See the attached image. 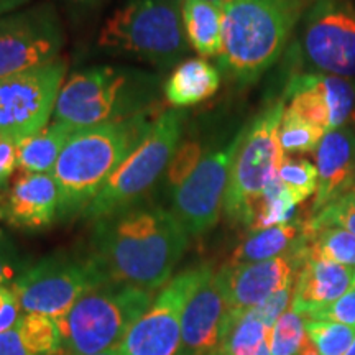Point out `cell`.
I'll list each match as a JSON object with an SVG mask.
<instances>
[{"mask_svg":"<svg viewBox=\"0 0 355 355\" xmlns=\"http://www.w3.org/2000/svg\"><path fill=\"white\" fill-rule=\"evenodd\" d=\"M188 242L171 211L133 204L94 222L91 252L109 282L153 293L170 282Z\"/></svg>","mask_w":355,"mask_h":355,"instance_id":"cell-1","label":"cell"},{"mask_svg":"<svg viewBox=\"0 0 355 355\" xmlns=\"http://www.w3.org/2000/svg\"><path fill=\"white\" fill-rule=\"evenodd\" d=\"M157 109L121 122L78 128L66 141L51 176L60 193L58 219L87 209L112 173L152 130Z\"/></svg>","mask_w":355,"mask_h":355,"instance_id":"cell-2","label":"cell"},{"mask_svg":"<svg viewBox=\"0 0 355 355\" xmlns=\"http://www.w3.org/2000/svg\"><path fill=\"white\" fill-rule=\"evenodd\" d=\"M309 0H227L224 3L222 73L252 84L277 63Z\"/></svg>","mask_w":355,"mask_h":355,"instance_id":"cell-3","label":"cell"},{"mask_svg":"<svg viewBox=\"0 0 355 355\" xmlns=\"http://www.w3.org/2000/svg\"><path fill=\"white\" fill-rule=\"evenodd\" d=\"M162 79L133 66H94L71 74L61 87L53 121L78 128L121 122L157 109Z\"/></svg>","mask_w":355,"mask_h":355,"instance_id":"cell-4","label":"cell"},{"mask_svg":"<svg viewBox=\"0 0 355 355\" xmlns=\"http://www.w3.org/2000/svg\"><path fill=\"white\" fill-rule=\"evenodd\" d=\"M97 43L159 71L176 68L189 48L176 0H125L102 26Z\"/></svg>","mask_w":355,"mask_h":355,"instance_id":"cell-5","label":"cell"},{"mask_svg":"<svg viewBox=\"0 0 355 355\" xmlns=\"http://www.w3.org/2000/svg\"><path fill=\"white\" fill-rule=\"evenodd\" d=\"M153 303V293L107 282L83 295L56 319L63 347L71 355H94L122 343L128 329Z\"/></svg>","mask_w":355,"mask_h":355,"instance_id":"cell-6","label":"cell"},{"mask_svg":"<svg viewBox=\"0 0 355 355\" xmlns=\"http://www.w3.org/2000/svg\"><path fill=\"white\" fill-rule=\"evenodd\" d=\"M285 107V99L273 102L243 128L224 198V212L234 224L250 229L263 191L278 178L285 159L278 137Z\"/></svg>","mask_w":355,"mask_h":355,"instance_id":"cell-7","label":"cell"},{"mask_svg":"<svg viewBox=\"0 0 355 355\" xmlns=\"http://www.w3.org/2000/svg\"><path fill=\"white\" fill-rule=\"evenodd\" d=\"M184 122L186 114L181 109L158 114L148 135L123 159L83 212L84 219L96 222L137 204L166 171L183 139Z\"/></svg>","mask_w":355,"mask_h":355,"instance_id":"cell-8","label":"cell"},{"mask_svg":"<svg viewBox=\"0 0 355 355\" xmlns=\"http://www.w3.org/2000/svg\"><path fill=\"white\" fill-rule=\"evenodd\" d=\"M107 282L92 252L83 255L60 250L26 266L12 290L25 314L60 319L83 295Z\"/></svg>","mask_w":355,"mask_h":355,"instance_id":"cell-9","label":"cell"},{"mask_svg":"<svg viewBox=\"0 0 355 355\" xmlns=\"http://www.w3.org/2000/svg\"><path fill=\"white\" fill-rule=\"evenodd\" d=\"M68 64L63 60L0 79V139L19 145L55 114Z\"/></svg>","mask_w":355,"mask_h":355,"instance_id":"cell-10","label":"cell"},{"mask_svg":"<svg viewBox=\"0 0 355 355\" xmlns=\"http://www.w3.org/2000/svg\"><path fill=\"white\" fill-rule=\"evenodd\" d=\"M211 268L194 265L173 277L117 345L121 355H178L186 301Z\"/></svg>","mask_w":355,"mask_h":355,"instance_id":"cell-11","label":"cell"},{"mask_svg":"<svg viewBox=\"0 0 355 355\" xmlns=\"http://www.w3.org/2000/svg\"><path fill=\"white\" fill-rule=\"evenodd\" d=\"M64 40L60 13L48 2L0 17V79L58 60Z\"/></svg>","mask_w":355,"mask_h":355,"instance_id":"cell-12","label":"cell"},{"mask_svg":"<svg viewBox=\"0 0 355 355\" xmlns=\"http://www.w3.org/2000/svg\"><path fill=\"white\" fill-rule=\"evenodd\" d=\"M242 135L243 128L229 144L204 153L193 173L173 191L171 212L189 237L209 232L219 220L230 168Z\"/></svg>","mask_w":355,"mask_h":355,"instance_id":"cell-13","label":"cell"},{"mask_svg":"<svg viewBox=\"0 0 355 355\" xmlns=\"http://www.w3.org/2000/svg\"><path fill=\"white\" fill-rule=\"evenodd\" d=\"M301 48L321 73L355 78V6L350 0H313L303 15Z\"/></svg>","mask_w":355,"mask_h":355,"instance_id":"cell-14","label":"cell"},{"mask_svg":"<svg viewBox=\"0 0 355 355\" xmlns=\"http://www.w3.org/2000/svg\"><path fill=\"white\" fill-rule=\"evenodd\" d=\"M308 257L304 234L288 254L277 259L254 263H227L217 272L227 303L230 319L242 316L248 309L263 303L266 298L295 282L301 265Z\"/></svg>","mask_w":355,"mask_h":355,"instance_id":"cell-15","label":"cell"},{"mask_svg":"<svg viewBox=\"0 0 355 355\" xmlns=\"http://www.w3.org/2000/svg\"><path fill=\"white\" fill-rule=\"evenodd\" d=\"M227 303L217 272L209 270L186 301L178 355H216L222 347Z\"/></svg>","mask_w":355,"mask_h":355,"instance_id":"cell-16","label":"cell"},{"mask_svg":"<svg viewBox=\"0 0 355 355\" xmlns=\"http://www.w3.org/2000/svg\"><path fill=\"white\" fill-rule=\"evenodd\" d=\"M60 193L51 173H24L3 201V219L17 229L42 230L58 219Z\"/></svg>","mask_w":355,"mask_h":355,"instance_id":"cell-17","label":"cell"},{"mask_svg":"<svg viewBox=\"0 0 355 355\" xmlns=\"http://www.w3.org/2000/svg\"><path fill=\"white\" fill-rule=\"evenodd\" d=\"M355 270L318 257H306L295 282L291 308L304 319L345 295L354 285Z\"/></svg>","mask_w":355,"mask_h":355,"instance_id":"cell-18","label":"cell"},{"mask_svg":"<svg viewBox=\"0 0 355 355\" xmlns=\"http://www.w3.org/2000/svg\"><path fill=\"white\" fill-rule=\"evenodd\" d=\"M355 166V128L350 123L322 137L316 150L318 191L313 214L339 198Z\"/></svg>","mask_w":355,"mask_h":355,"instance_id":"cell-19","label":"cell"},{"mask_svg":"<svg viewBox=\"0 0 355 355\" xmlns=\"http://www.w3.org/2000/svg\"><path fill=\"white\" fill-rule=\"evenodd\" d=\"M220 86V73L202 58L183 61L163 84V96L173 109L193 107L207 101Z\"/></svg>","mask_w":355,"mask_h":355,"instance_id":"cell-20","label":"cell"},{"mask_svg":"<svg viewBox=\"0 0 355 355\" xmlns=\"http://www.w3.org/2000/svg\"><path fill=\"white\" fill-rule=\"evenodd\" d=\"M180 10L189 46L202 58L219 56L224 30V6L206 0H181Z\"/></svg>","mask_w":355,"mask_h":355,"instance_id":"cell-21","label":"cell"},{"mask_svg":"<svg viewBox=\"0 0 355 355\" xmlns=\"http://www.w3.org/2000/svg\"><path fill=\"white\" fill-rule=\"evenodd\" d=\"M303 237V222L291 220L275 227L252 230L235 248L229 263H254L277 259L291 252Z\"/></svg>","mask_w":355,"mask_h":355,"instance_id":"cell-22","label":"cell"},{"mask_svg":"<svg viewBox=\"0 0 355 355\" xmlns=\"http://www.w3.org/2000/svg\"><path fill=\"white\" fill-rule=\"evenodd\" d=\"M74 128L53 121L17 145V166L24 173H51Z\"/></svg>","mask_w":355,"mask_h":355,"instance_id":"cell-23","label":"cell"},{"mask_svg":"<svg viewBox=\"0 0 355 355\" xmlns=\"http://www.w3.org/2000/svg\"><path fill=\"white\" fill-rule=\"evenodd\" d=\"M270 327L252 311L225 322L224 343L217 354L224 355H270Z\"/></svg>","mask_w":355,"mask_h":355,"instance_id":"cell-24","label":"cell"},{"mask_svg":"<svg viewBox=\"0 0 355 355\" xmlns=\"http://www.w3.org/2000/svg\"><path fill=\"white\" fill-rule=\"evenodd\" d=\"M296 199L293 198L290 189L277 178L272 183L266 186L263 196L257 204L254 220H252L250 230H261L275 227V225L288 224L295 216Z\"/></svg>","mask_w":355,"mask_h":355,"instance_id":"cell-25","label":"cell"},{"mask_svg":"<svg viewBox=\"0 0 355 355\" xmlns=\"http://www.w3.org/2000/svg\"><path fill=\"white\" fill-rule=\"evenodd\" d=\"M304 235L308 239L309 255L355 270L354 234L339 227H324L311 234L304 232Z\"/></svg>","mask_w":355,"mask_h":355,"instance_id":"cell-26","label":"cell"},{"mask_svg":"<svg viewBox=\"0 0 355 355\" xmlns=\"http://www.w3.org/2000/svg\"><path fill=\"white\" fill-rule=\"evenodd\" d=\"M15 327L25 347L35 355H56L63 350V336L56 319L43 314H24Z\"/></svg>","mask_w":355,"mask_h":355,"instance_id":"cell-27","label":"cell"},{"mask_svg":"<svg viewBox=\"0 0 355 355\" xmlns=\"http://www.w3.org/2000/svg\"><path fill=\"white\" fill-rule=\"evenodd\" d=\"M326 135L321 128L304 121L298 114L291 112L285 107L282 123H279V145L283 153H311L316 152L322 137Z\"/></svg>","mask_w":355,"mask_h":355,"instance_id":"cell-28","label":"cell"},{"mask_svg":"<svg viewBox=\"0 0 355 355\" xmlns=\"http://www.w3.org/2000/svg\"><path fill=\"white\" fill-rule=\"evenodd\" d=\"M306 336L318 355H344L355 339V327L306 319Z\"/></svg>","mask_w":355,"mask_h":355,"instance_id":"cell-29","label":"cell"},{"mask_svg":"<svg viewBox=\"0 0 355 355\" xmlns=\"http://www.w3.org/2000/svg\"><path fill=\"white\" fill-rule=\"evenodd\" d=\"M306 340V319L288 309L270 331V355H300Z\"/></svg>","mask_w":355,"mask_h":355,"instance_id":"cell-30","label":"cell"},{"mask_svg":"<svg viewBox=\"0 0 355 355\" xmlns=\"http://www.w3.org/2000/svg\"><path fill=\"white\" fill-rule=\"evenodd\" d=\"M324 227H339L355 235V194L334 199L303 222V230L308 234Z\"/></svg>","mask_w":355,"mask_h":355,"instance_id":"cell-31","label":"cell"},{"mask_svg":"<svg viewBox=\"0 0 355 355\" xmlns=\"http://www.w3.org/2000/svg\"><path fill=\"white\" fill-rule=\"evenodd\" d=\"M278 178L298 204L304 202L318 191V168L308 159L285 158L279 166Z\"/></svg>","mask_w":355,"mask_h":355,"instance_id":"cell-32","label":"cell"},{"mask_svg":"<svg viewBox=\"0 0 355 355\" xmlns=\"http://www.w3.org/2000/svg\"><path fill=\"white\" fill-rule=\"evenodd\" d=\"M202 148L196 140H183L178 145L170 165L166 168V183L175 191L193 173L202 158Z\"/></svg>","mask_w":355,"mask_h":355,"instance_id":"cell-33","label":"cell"},{"mask_svg":"<svg viewBox=\"0 0 355 355\" xmlns=\"http://www.w3.org/2000/svg\"><path fill=\"white\" fill-rule=\"evenodd\" d=\"M295 282L288 283V285L283 286L282 290H278L277 293H273L270 298H266L263 303L248 311H252L266 327L272 329L275 322L286 313L288 308H291L293 293H295Z\"/></svg>","mask_w":355,"mask_h":355,"instance_id":"cell-34","label":"cell"},{"mask_svg":"<svg viewBox=\"0 0 355 355\" xmlns=\"http://www.w3.org/2000/svg\"><path fill=\"white\" fill-rule=\"evenodd\" d=\"M26 266L15 243L0 230V286H12Z\"/></svg>","mask_w":355,"mask_h":355,"instance_id":"cell-35","label":"cell"},{"mask_svg":"<svg viewBox=\"0 0 355 355\" xmlns=\"http://www.w3.org/2000/svg\"><path fill=\"white\" fill-rule=\"evenodd\" d=\"M308 319H319V321H332L344 324V326L355 327V286L340 296L339 300L327 306Z\"/></svg>","mask_w":355,"mask_h":355,"instance_id":"cell-36","label":"cell"},{"mask_svg":"<svg viewBox=\"0 0 355 355\" xmlns=\"http://www.w3.org/2000/svg\"><path fill=\"white\" fill-rule=\"evenodd\" d=\"M20 304L12 286H0V334L15 327L20 319Z\"/></svg>","mask_w":355,"mask_h":355,"instance_id":"cell-37","label":"cell"},{"mask_svg":"<svg viewBox=\"0 0 355 355\" xmlns=\"http://www.w3.org/2000/svg\"><path fill=\"white\" fill-rule=\"evenodd\" d=\"M17 166V145L0 139V189L7 184L8 178Z\"/></svg>","mask_w":355,"mask_h":355,"instance_id":"cell-38","label":"cell"},{"mask_svg":"<svg viewBox=\"0 0 355 355\" xmlns=\"http://www.w3.org/2000/svg\"><path fill=\"white\" fill-rule=\"evenodd\" d=\"M0 355H35L25 347L24 340L17 331V327H12L10 331H6L0 334Z\"/></svg>","mask_w":355,"mask_h":355,"instance_id":"cell-39","label":"cell"},{"mask_svg":"<svg viewBox=\"0 0 355 355\" xmlns=\"http://www.w3.org/2000/svg\"><path fill=\"white\" fill-rule=\"evenodd\" d=\"M28 2L30 0H0V17H6L7 13L26 6Z\"/></svg>","mask_w":355,"mask_h":355,"instance_id":"cell-40","label":"cell"},{"mask_svg":"<svg viewBox=\"0 0 355 355\" xmlns=\"http://www.w3.org/2000/svg\"><path fill=\"white\" fill-rule=\"evenodd\" d=\"M63 2L76 8H94L97 6H101L102 2H105V0H63Z\"/></svg>","mask_w":355,"mask_h":355,"instance_id":"cell-41","label":"cell"},{"mask_svg":"<svg viewBox=\"0 0 355 355\" xmlns=\"http://www.w3.org/2000/svg\"><path fill=\"white\" fill-rule=\"evenodd\" d=\"M344 194H355V166H354L352 175H350V178L347 180V183L344 184L343 191H340L339 198H340V196H344Z\"/></svg>","mask_w":355,"mask_h":355,"instance_id":"cell-42","label":"cell"},{"mask_svg":"<svg viewBox=\"0 0 355 355\" xmlns=\"http://www.w3.org/2000/svg\"><path fill=\"white\" fill-rule=\"evenodd\" d=\"M94 355H121V352H119L117 347H112V349L104 350V352H99V354H94Z\"/></svg>","mask_w":355,"mask_h":355,"instance_id":"cell-43","label":"cell"},{"mask_svg":"<svg viewBox=\"0 0 355 355\" xmlns=\"http://www.w3.org/2000/svg\"><path fill=\"white\" fill-rule=\"evenodd\" d=\"M178 3L181 2V0H176ZM206 2H211V3H217V6H224L225 2H227V0H206Z\"/></svg>","mask_w":355,"mask_h":355,"instance_id":"cell-44","label":"cell"},{"mask_svg":"<svg viewBox=\"0 0 355 355\" xmlns=\"http://www.w3.org/2000/svg\"><path fill=\"white\" fill-rule=\"evenodd\" d=\"M344 355H355V339H354V343H352V345H350V347H349V350H347V352H345Z\"/></svg>","mask_w":355,"mask_h":355,"instance_id":"cell-45","label":"cell"},{"mask_svg":"<svg viewBox=\"0 0 355 355\" xmlns=\"http://www.w3.org/2000/svg\"><path fill=\"white\" fill-rule=\"evenodd\" d=\"M3 219V201H0V220Z\"/></svg>","mask_w":355,"mask_h":355,"instance_id":"cell-46","label":"cell"},{"mask_svg":"<svg viewBox=\"0 0 355 355\" xmlns=\"http://www.w3.org/2000/svg\"><path fill=\"white\" fill-rule=\"evenodd\" d=\"M355 121V114H352V117H350V121L349 122H354ZM350 125H352L354 128H355V125H354V123H350Z\"/></svg>","mask_w":355,"mask_h":355,"instance_id":"cell-47","label":"cell"},{"mask_svg":"<svg viewBox=\"0 0 355 355\" xmlns=\"http://www.w3.org/2000/svg\"><path fill=\"white\" fill-rule=\"evenodd\" d=\"M352 286H355V275H354V285Z\"/></svg>","mask_w":355,"mask_h":355,"instance_id":"cell-48","label":"cell"},{"mask_svg":"<svg viewBox=\"0 0 355 355\" xmlns=\"http://www.w3.org/2000/svg\"><path fill=\"white\" fill-rule=\"evenodd\" d=\"M0 201H3V199H2V194H0Z\"/></svg>","mask_w":355,"mask_h":355,"instance_id":"cell-49","label":"cell"}]
</instances>
